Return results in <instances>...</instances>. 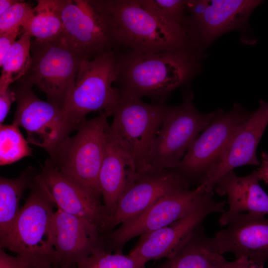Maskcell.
<instances>
[{"label": "cell", "instance_id": "6da1fadb", "mask_svg": "<svg viewBox=\"0 0 268 268\" xmlns=\"http://www.w3.org/2000/svg\"><path fill=\"white\" fill-rule=\"evenodd\" d=\"M102 1L111 16L116 49L202 55L189 25L158 16L142 8L138 0Z\"/></svg>", "mask_w": 268, "mask_h": 268}, {"label": "cell", "instance_id": "7a4b0ae2", "mask_svg": "<svg viewBox=\"0 0 268 268\" xmlns=\"http://www.w3.org/2000/svg\"><path fill=\"white\" fill-rule=\"evenodd\" d=\"M118 53V75L121 96L148 97L164 104L175 89L185 84L200 69L201 56L192 52Z\"/></svg>", "mask_w": 268, "mask_h": 268}, {"label": "cell", "instance_id": "3957f363", "mask_svg": "<svg viewBox=\"0 0 268 268\" xmlns=\"http://www.w3.org/2000/svg\"><path fill=\"white\" fill-rule=\"evenodd\" d=\"M29 194L8 232L0 238L6 248L29 261L34 268L58 267L53 246L52 224L57 206L45 188L34 177Z\"/></svg>", "mask_w": 268, "mask_h": 268}, {"label": "cell", "instance_id": "277c9868", "mask_svg": "<svg viewBox=\"0 0 268 268\" xmlns=\"http://www.w3.org/2000/svg\"><path fill=\"white\" fill-rule=\"evenodd\" d=\"M118 75V53L113 50L92 60L80 62L75 86L62 108L65 120L73 131L90 112L113 115L121 98L112 84Z\"/></svg>", "mask_w": 268, "mask_h": 268}, {"label": "cell", "instance_id": "5b68a950", "mask_svg": "<svg viewBox=\"0 0 268 268\" xmlns=\"http://www.w3.org/2000/svg\"><path fill=\"white\" fill-rule=\"evenodd\" d=\"M105 112L84 120L76 134L66 138L47 159L59 171L100 198L99 175L110 129Z\"/></svg>", "mask_w": 268, "mask_h": 268}, {"label": "cell", "instance_id": "8992f818", "mask_svg": "<svg viewBox=\"0 0 268 268\" xmlns=\"http://www.w3.org/2000/svg\"><path fill=\"white\" fill-rule=\"evenodd\" d=\"M63 23V37L81 60L116 49L111 16L102 0H50Z\"/></svg>", "mask_w": 268, "mask_h": 268}, {"label": "cell", "instance_id": "52a82bcc", "mask_svg": "<svg viewBox=\"0 0 268 268\" xmlns=\"http://www.w3.org/2000/svg\"><path fill=\"white\" fill-rule=\"evenodd\" d=\"M167 106L147 104L141 99L121 96L112 116L110 131L129 155L136 172L152 169L150 154Z\"/></svg>", "mask_w": 268, "mask_h": 268}, {"label": "cell", "instance_id": "ba28073f", "mask_svg": "<svg viewBox=\"0 0 268 268\" xmlns=\"http://www.w3.org/2000/svg\"><path fill=\"white\" fill-rule=\"evenodd\" d=\"M30 52V67L21 78L36 86L48 102L62 109L75 86L82 60L64 37L51 41L34 39Z\"/></svg>", "mask_w": 268, "mask_h": 268}, {"label": "cell", "instance_id": "9c48e42d", "mask_svg": "<svg viewBox=\"0 0 268 268\" xmlns=\"http://www.w3.org/2000/svg\"><path fill=\"white\" fill-rule=\"evenodd\" d=\"M214 111L200 112L190 97L178 106H167L150 154L151 168L175 169L200 132L212 120Z\"/></svg>", "mask_w": 268, "mask_h": 268}, {"label": "cell", "instance_id": "30bf717a", "mask_svg": "<svg viewBox=\"0 0 268 268\" xmlns=\"http://www.w3.org/2000/svg\"><path fill=\"white\" fill-rule=\"evenodd\" d=\"M32 86L20 78L12 87L17 104L12 123L24 129L29 144L42 148L50 155L72 131L65 120L62 109L40 99Z\"/></svg>", "mask_w": 268, "mask_h": 268}, {"label": "cell", "instance_id": "8fae6325", "mask_svg": "<svg viewBox=\"0 0 268 268\" xmlns=\"http://www.w3.org/2000/svg\"><path fill=\"white\" fill-rule=\"evenodd\" d=\"M253 113L238 103L228 111L220 109L214 111L210 123L195 139L175 169L189 182L197 180L199 185L215 164L236 130Z\"/></svg>", "mask_w": 268, "mask_h": 268}, {"label": "cell", "instance_id": "7c38bea8", "mask_svg": "<svg viewBox=\"0 0 268 268\" xmlns=\"http://www.w3.org/2000/svg\"><path fill=\"white\" fill-rule=\"evenodd\" d=\"M207 192L199 185L194 189H183L164 196L143 212L121 224L110 234V241L116 252L121 253L120 249L132 238L160 229L186 216Z\"/></svg>", "mask_w": 268, "mask_h": 268}, {"label": "cell", "instance_id": "4fadbf2b", "mask_svg": "<svg viewBox=\"0 0 268 268\" xmlns=\"http://www.w3.org/2000/svg\"><path fill=\"white\" fill-rule=\"evenodd\" d=\"M226 201L217 202L213 192H207L201 202L188 214L172 223L140 236L130 254L146 263L152 260L167 259L174 255L209 214L223 213Z\"/></svg>", "mask_w": 268, "mask_h": 268}, {"label": "cell", "instance_id": "5bb4252c", "mask_svg": "<svg viewBox=\"0 0 268 268\" xmlns=\"http://www.w3.org/2000/svg\"><path fill=\"white\" fill-rule=\"evenodd\" d=\"M189 181L176 169L136 172L121 195L110 227L134 217L169 193L189 189Z\"/></svg>", "mask_w": 268, "mask_h": 268}, {"label": "cell", "instance_id": "9a60e30c", "mask_svg": "<svg viewBox=\"0 0 268 268\" xmlns=\"http://www.w3.org/2000/svg\"><path fill=\"white\" fill-rule=\"evenodd\" d=\"M35 178L47 191L57 208L96 225L100 230L109 228V220L100 198L59 171L48 159Z\"/></svg>", "mask_w": 268, "mask_h": 268}, {"label": "cell", "instance_id": "2e32d148", "mask_svg": "<svg viewBox=\"0 0 268 268\" xmlns=\"http://www.w3.org/2000/svg\"><path fill=\"white\" fill-rule=\"evenodd\" d=\"M268 124V102L261 100L258 109L238 128L215 164L199 185L207 192H213L217 181L235 168L260 165L256 150Z\"/></svg>", "mask_w": 268, "mask_h": 268}, {"label": "cell", "instance_id": "e0dca14e", "mask_svg": "<svg viewBox=\"0 0 268 268\" xmlns=\"http://www.w3.org/2000/svg\"><path fill=\"white\" fill-rule=\"evenodd\" d=\"M223 229L212 237L221 254L232 253L244 257L263 268L268 260V218L261 215L239 213L227 219Z\"/></svg>", "mask_w": 268, "mask_h": 268}, {"label": "cell", "instance_id": "ac0fdd59", "mask_svg": "<svg viewBox=\"0 0 268 268\" xmlns=\"http://www.w3.org/2000/svg\"><path fill=\"white\" fill-rule=\"evenodd\" d=\"M96 225L57 208L52 221V235L58 267L70 268L87 258L98 246Z\"/></svg>", "mask_w": 268, "mask_h": 268}, {"label": "cell", "instance_id": "d6986e66", "mask_svg": "<svg viewBox=\"0 0 268 268\" xmlns=\"http://www.w3.org/2000/svg\"><path fill=\"white\" fill-rule=\"evenodd\" d=\"M262 2L259 0H207L203 13L188 15L189 25L202 49L221 35L247 27L251 13Z\"/></svg>", "mask_w": 268, "mask_h": 268}, {"label": "cell", "instance_id": "ffe728a7", "mask_svg": "<svg viewBox=\"0 0 268 268\" xmlns=\"http://www.w3.org/2000/svg\"><path fill=\"white\" fill-rule=\"evenodd\" d=\"M257 170L245 176H237L232 170L222 177L213 190L220 196L227 198L229 205L219 219L222 226L230 217L239 213L268 215V195L261 188Z\"/></svg>", "mask_w": 268, "mask_h": 268}, {"label": "cell", "instance_id": "44dd1931", "mask_svg": "<svg viewBox=\"0 0 268 268\" xmlns=\"http://www.w3.org/2000/svg\"><path fill=\"white\" fill-rule=\"evenodd\" d=\"M136 172L129 155L108 133L106 151L99 175L103 206L109 226L118 200L129 180Z\"/></svg>", "mask_w": 268, "mask_h": 268}, {"label": "cell", "instance_id": "7402d4cb", "mask_svg": "<svg viewBox=\"0 0 268 268\" xmlns=\"http://www.w3.org/2000/svg\"><path fill=\"white\" fill-rule=\"evenodd\" d=\"M226 261L201 225L164 265L167 268H224Z\"/></svg>", "mask_w": 268, "mask_h": 268}, {"label": "cell", "instance_id": "603a6c76", "mask_svg": "<svg viewBox=\"0 0 268 268\" xmlns=\"http://www.w3.org/2000/svg\"><path fill=\"white\" fill-rule=\"evenodd\" d=\"M33 170H25L14 178H0V238L9 231L20 209V201L25 190L36 175Z\"/></svg>", "mask_w": 268, "mask_h": 268}, {"label": "cell", "instance_id": "cb8c5ba5", "mask_svg": "<svg viewBox=\"0 0 268 268\" xmlns=\"http://www.w3.org/2000/svg\"><path fill=\"white\" fill-rule=\"evenodd\" d=\"M34 12L22 27L31 37L41 41L54 40L63 37L62 21L50 0H38Z\"/></svg>", "mask_w": 268, "mask_h": 268}, {"label": "cell", "instance_id": "d4e9b609", "mask_svg": "<svg viewBox=\"0 0 268 268\" xmlns=\"http://www.w3.org/2000/svg\"><path fill=\"white\" fill-rule=\"evenodd\" d=\"M31 39L27 32H22L6 53L0 65L2 68L0 87H10L27 72L31 63Z\"/></svg>", "mask_w": 268, "mask_h": 268}, {"label": "cell", "instance_id": "484cf974", "mask_svg": "<svg viewBox=\"0 0 268 268\" xmlns=\"http://www.w3.org/2000/svg\"><path fill=\"white\" fill-rule=\"evenodd\" d=\"M14 124H0V165L4 166L32 155V148Z\"/></svg>", "mask_w": 268, "mask_h": 268}, {"label": "cell", "instance_id": "4316f807", "mask_svg": "<svg viewBox=\"0 0 268 268\" xmlns=\"http://www.w3.org/2000/svg\"><path fill=\"white\" fill-rule=\"evenodd\" d=\"M146 263L138 257L112 254L98 247L82 262L77 268H145Z\"/></svg>", "mask_w": 268, "mask_h": 268}, {"label": "cell", "instance_id": "83f0119b", "mask_svg": "<svg viewBox=\"0 0 268 268\" xmlns=\"http://www.w3.org/2000/svg\"><path fill=\"white\" fill-rule=\"evenodd\" d=\"M145 10L162 18L189 25L186 0H138Z\"/></svg>", "mask_w": 268, "mask_h": 268}, {"label": "cell", "instance_id": "f1b7e54d", "mask_svg": "<svg viewBox=\"0 0 268 268\" xmlns=\"http://www.w3.org/2000/svg\"><path fill=\"white\" fill-rule=\"evenodd\" d=\"M34 12L29 3L19 1L0 15V33L22 29Z\"/></svg>", "mask_w": 268, "mask_h": 268}, {"label": "cell", "instance_id": "f546056e", "mask_svg": "<svg viewBox=\"0 0 268 268\" xmlns=\"http://www.w3.org/2000/svg\"><path fill=\"white\" fill-rule=\"evenodd\" d=\"M0 268H34L28 260L16 255L12 256L0 250Z\"/></svg>", "mask_w": 268, "mask_h": 268}, {"label": "cell", "instance_id": "4dcf8cb0", "mask_svg": "<svg viewBox=\"0 0 268 268\" xmlns=\"http://www.w3.org/2000/svg\"><path fill=\"white\" fill-rule=\"evenodd\" d=\"M21 28H17L4 33H0V65L4 57L16 41L15 39L20 33H22Z\"/></svg>", "mask_w": 268, "mask_h": 268}, {"label": "cell", "instance_id": "1f68e13d", "mask_svg": "<svg viewBox=\"0 0 268 268\" xmlns=\"http://www.w3.org/2000/svg\"><path fill=\"white\" fill-rule=\"evenodd\" d=\"M16 101L15 94L10 88L0 91V123L3 124L12 103Z\"/></svg>", "mask_w": 268, "mask_h": 268}, {"label": "cell", "instance_id": "d6a6232c", "mask_svg": "<svg viewBox=\"0 0 268 268\" xmlns=\"http://www.w3.org/2000/svg\"><path fill=\"white\" fill-rule=\"evenodd\" d=\"M224 268H263L255 265L246 257L237 258L232 262L226 261Z\"/></svg>", "mask_w": 268, "mask_h": 268}, {"label": "cell", "instance_id": "836d02e7", "mask_svg": "<svg viewBox=\"0 0 268 268\" xmlns=\"http://www.w3.org/2000/svg\"><path fill=\"white\" fill-rule=\"evenodd\" d=\"M260 166L257 169L260 180L268 184V154L263 151L261 155Z\"/></svg>", "mask_w": 268, "mask_h": 268}, {"label": "cell", "instance_id": "e575fe53", "mask_svg": "<svg viewBox=\"0 0 268 268\" xmlns=\"http://www.w3.org/2000/svg\"><path fill=\"white\" fill-rule=\"evenodd\" d=\"M19 1L17 0H0V15Z\"/></svg>", "mask_w": 268, "mask_h": 268}, {"label": "cell", "instance_id": "d590c367", "mask_svg": "<svg viewBox=\"0 0 268 268\" xmlns=\"http://www.w3.org/2000/svg\"><path fill=\"white\" fill-rule=\"evenodd\" d=\"M38 268H61L57 267L52 265H48V266L41 267Z\"/></svg>", "mask_w": 268, "mask_h": 268}, {"label": "cell", "instance_id": "8d00e7d4", "mask_svg": "<svg viewBox=\"0 0 268 268\" xmlns=\"http://www.w3.org/2000/svg\"><path fill=\"white\" fill-rule=\"evenodd\" d=\"M156 268H167L164 264Z\"/></svg>", "mask_w": 268, "mask_h": 268}]
</instances>
